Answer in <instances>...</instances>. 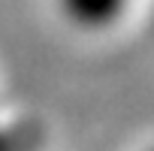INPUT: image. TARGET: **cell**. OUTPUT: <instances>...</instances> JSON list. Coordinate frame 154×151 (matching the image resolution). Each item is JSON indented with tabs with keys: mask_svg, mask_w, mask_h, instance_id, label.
<instances>
[{
	"mask_svg": "<svg viewBox=\"0 0 154 151\" xmlns=\"http://www.w3.org/2000/svg\"><path fill=\"white\" fill-rule=\"evenodd\" d=\"M60 12L85 30H106L112 27V21L121 18L127 0H57Z\"/></svg>",
	"mask_w": 154,
	"mask_h": 151,
	"instance_id": "obj_1",
	"label": "cell"
}]
</instances>
